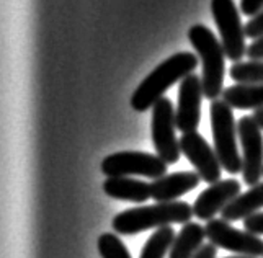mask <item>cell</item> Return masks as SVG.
<instances>
[{"label": "cell", "mask_w": 263, "mask_h": 258, "mask_svg": "<svg viewBox=\"0 0 263 258\" xmlns=\"http://www.w3.org/2000/svg\"><path fill=\"white\" fill-rule=\"evenodd\" d=\"M226 258H255V256H247V255H239V256H226Z\"/></svg>", "instance_id": "cell-27"}, {"label": "cell", "mask_w": 263, "mask_h": 258, "mask_svg": "<svg viewBox=\"0 0 263 258\" xmlns=\"http://www.w3.org/2000/svg\"><path fill=\"white\" fill-rule=\"evenodd\" d=\"M103 191L110 198L142 205L151 198V183L129 177H108L103 181Z\"/></svg>", "instance_id": "cell-14"}, {"label": "cell", "mask_w": 263, "mask_h": 258, "mask_svg": "<svg viewBox=\"0 0 263 258\" xmlns=\"http://www.w3.org/2000/svg\"><path fill=\"white\" fill-rule=\"evenodd\" d=\"M175 230L174 227L165 226V227H159L149 238L147 242L144 244L141 258H165L167 253H170V248L174 245L175 241Z\"/></svg>", "instance_id": "cell-18"}, {"label": "cell", "mask_w": 263, "mask_h": 258, "mask_svg": "<svg viewBox=\"0 0 263 258\" xmlns=\"http://www.w3.org/2000/svg\"><path fill=\"white\" fill-rule=\"evenodd\" d=\"M211 13L219 30L226 56L232 62H240L243 56H247V34L234 0H211Z\"/></svg>", "instance_id": "cell-5"}, {"label": "cell", "mask_w": 263, "mask_h": 258, "mask_svg": "<svg viewBox=\"0 0 263 258\" xmlns=\"http://www.w3.org/2000/svg\"><path fill=\"white\" fill-rule=\"evenodd\" d=\"M193 214V206L185 201L156 202L152 206L126 209L113 217L111 227L118 234L134 235L149 229H159L170 224H186Z\"/></svg>", "instance_id": "cell-2"}, {"label": "cell", "mask_w": 263, "mask_h": 258, "mask_svg": "<svg viewBox=\"0 0 263 258\" xmlns=\"http://www.w3.org/2000/svg\"><path fill=\"white\" fill-rule=\"evenodd\" d=\"M204 97L201 77L190 73L180 82L178 106L175 113L177 129L181 133L196 131L201 119V98Z\"/></svg>", "instance_id": "cell-11"}, {"label": "cell", "mask_w": 263, "mask_h": 258, "mask_svg": "<svg viewBox=\"0 0 263 258\" xmlns=\"http://www.w3.org/2000/svg\"><path fill=\"white\" fill-rule=\"evenodd\" d=\"M242 145V177L246 185L255 187L263 175V136L253 116H242L237 123Z\"/></svg>", "instance_id": "cell-9"}, {"label": "cell", "mask_w": 263, "mask_h": 258, "mask_svg": "<svg viewBox=\"0 0 263 258\" xmlns=\"http://www.w3.org/2000/svg\"><path fill=\"white\" fill-rule=\"evenodd\" d=\"M229 76L237 84H263V59L234 62Z\"/></svg>", "instance_id": "cell-19"}, {"label": "cell", "mask_w": 263, "mask_h": 258, "mask_svg": "<svg viewBox=\"0 0 263 258\" xmlns=\"http://www.w3.org/2000/svg\"><path fill=\"white\" fill-rule=\"evenodd\" d=\"M206 229L198 223H186L177 234L174 245L170 248L168 258H193L203 247Z\"/></svg>", "instance_id": "cell-16"}, {"label": "cell", "mask_w": 263, "mask_h": 258, "mask_svg": "<svg viewBox=\"0 0 263 258\" xmlns=\"http://www.w3.org/2000/svg\"><path fill=\"white\" fill-rule=\"evenodd\" d=\"M97 247L102 258H131L128 248L121 242V238L110 232L98 237Z\"/></svg>", "instance_id": "cell-20"}, {"label": "cell", "mask_w": 263, "mask_h": 258, "mask_svg": "<svg viewBox=\"0 0 263 258\" xmlns=\"http://www.w3.org/2000/svg\"><path fill=\"white\" fill-rule=\"evenodd\" d=\"M198 67V58L193 52H177L154 69L144 79L131 97V106L136 112H147L164 97L165 91L183 80Z\"/></svg>", "instance_id": "cell-1"}, {"label": "cell", "mask_w": 263, "mask_h": 258, "mask_svg": "<svg viewBox=\"0 0 263 258\" xmlns=\"http://www.w3.org/2000/svg\"><path fill=\"white\" fill-rule=\"evenodd\" d=\"M199 181H201V177L198 172H177L164 175L162 178L152 180L151 198L157 202L177 201V198L195 190L199 185Z\"/></svg>", "instance_id": "cell-13"}, {"label": "cell", "mask_w": 263, "mask_h": 258, "mask_svg": "<svg viewBox=\"0 0 263 258\" xmlns=\"http://www.w3.org/2000/svg\"><path fill=\"white\" fill-rule=\"evenodd\" d=\"M206 237L216 247H221L224 250L234 252L237 255L247 256H263V238L257 234H252L249 230H239L232 227L228 220L211 219L204 226Z\"/></svg>", "instance_id": "cell-8"}, {"label": "cell", "mask_w": 263, "mask_h": 258, "mask_svg": "<svg viewBox=\"0 0 263 258\" xmlns=\"http://www.w3.org/2000/svg\"><path fill=\"white\" fill-rule=\"evenodd\" d=\"M180 149L181 154L192 162L203 181L210 183V185L219 181L222 165L217 159L216 151L201 134L196 131L183 133L180 137Z\"/></svg>", "instance_id": "cell-10"}, {"label": "cell", "mask_w": 263, "mask_h": 258, "mask_svg": "<svg viewBox=\"0 0 263 258\" xmlns=\"http://www.w3.org/2000/svg\"><path fill=\"white\" fill-rule=\"evenodd\" d=\"M247 56L250 61L263 59V36H260L258 40H253V43L247 46Z\"/></svg>", "instance_id": "cell-24"}, {"label": "cell", "mask_w": 263, "mask_h": 258, "mask_svg": "<svg viewBox=\"0 0 263 258\" xmlns=\"http://www.w3.org/2000/svg\"><path fill=\"white\" fill-rule=\"evenodd\" d=\"M246 34L250 40H258L263 36V10L246 23Z\"/></svg>", "instance_id": "cell-21"}, {"label": "cell", "mask_w": 263, "mask_h": 258, "mask_svg": "<svg viewBox=\"0 0 263 258\" xmlns=\"http://www.w3.org/2000/svg\"><path fill=\"white\" fill-rule=\"evenodd\" d=\"M243 229L252 234H263V213H257L243 220Z\"/></svg>", "instance_id": "cell-22"}, {"label": "cell", "mask_w": 263, "mask_h": 258, "mask_svg": "<svg viewBox=\"0 0 263 258\" xmlns=\"http://www.w3.org/2000/svg\"><path fill=\"white\" fill-rule=\"evenodd\" d=\"M263 208V181L257 183L255 187H250L249 191L240 193V195L232 199L228 206L221 211V217L228 223L234 220H246L247 217L257 214Z\"/></svg>", "instance_id": "cell-15"}, {"label": "cell", "mask_w": 263, "mask_h": 258, "mask_svg": "<svg viewBox=\"0 0 263 258\" xmlns=\"http://www.w3.org/2000/svg\"><path fill=\"white\" fill-rule=\"evenodd\" d=\"M240 195V181L235 178L219 180L201 191L193 202V214L201 220H211L217 213Z\"/></svg>", "instance_id": "cell-12"}, {"label": "cell", "mask_w": 263, "mask_h": 258, "mask_svg": "<svg viewBox=\"0 0 263 258\" xmlns=\"http://www.w3.org/2000/svg\"><path fill=\"white\" fill-rule=\"evenodd\" d=\"M222 100L239 109L263 108V84H237L228 87L222 91Z\"/></svg>", "instance_id": "cell-17"}, {"label": "cell", "mask_w": 263, "mask_h": 258, "mask_svg": "<svg viewBox=\"0 0 263 258\" xmlns=\"http://www.w3.org/2000/svg\"><path fill=\"white\" fill-rule=\"evenodd\" d=\"M167 162L159 155L147 152L124 151L106 155L102 162V172L106 177H146L157 180L167 175Z\"/></svg>", "instance_id": "cell-6"}, {"label": "cell", "mask_w": 263, "mask_h": 258, "mask_svg": "<svg viewBox=\"0 0 263 258\" xmlns=\"http://www.w3.org/2000/svg\"><path fill=\"white\" fill-rule=\"evenodd\" d=\"M211 133L214 139V151L224 170L231 175L242 172V157L237 147V126L234 121L232 106L221 98L213 100L210 106Z\"/></svg>", "instance_id": "cell-4"}, {"label": "cell", "mask_w": 263, "mask_h": 258, "mask_svg": "<svg viewBox=\"0 0 263 258\" xmlns=\"http://www.w3.org/2000/svg\"><path fill=\"white\" fill-rule=\"evenodd\" d=\"M217 256V247L214 244H203V247L196 252L193 258H216Z\"/></svg>", "instance_id": "cell-25"}, {"label": "cell", "mask_w": 263, "mask_h": 258, "mask_svg": "<svg viewBox=\"0 0 263 258\" xmlns=\"http://www.w3.org/2000/svg\"><path fill=\"white\" fill-rule=\"evenodd\" d=\"M253 118H255V121L258 123V126L261 127V131H263V108H258L253 112Z\"/></svg>", "instance_id": "cell-26"}, {"label": "cell", "mask_w": 263, "mask_h": 258, "mask_svg": "<svg viewBox=\"0 0 263 258\" xmlns=\"http://www.w3.org/2000/svg\"><path fill=\"white\" fill-rule=\"evenodd\" d=\"M188 40L201 59L203 73V90L208 100H217L222 95L224 72H226V52L221 40H217L214 33L204 25H193L188 30Z\"/></svg>", "instance_id": "cell-3"}, {"label": "cell", "mask_w": 263, "mask_h": 258, "mask_svg": "<svg viewBox=\"0 0 263 258\" xmlns=\"http://www.w3.org/2000/svg\"><path fill=\"white\" fill-rule=\"evenodd\" d=\"M175 108L174 103L162 97L156 105L152 106V141L159 157L170 163H177L180 160L181 149L180 139L175 136Z\"/></svg>", "instance_id": "cell-7"}, {"label": "cell", "mask_w": 263, "mask_h": 258, "mask_svg": "<svg viewBox=\"0 0 263 258\" xmlns=\"http://www.w3.org/2000/svg\"><path fill=\"white\" fill-rule=\"evenodd\" d=\"M263 10V0H240V12L247 16H255Z\"/></svg>", "instance_id": "cell-23"}]
</instances>
